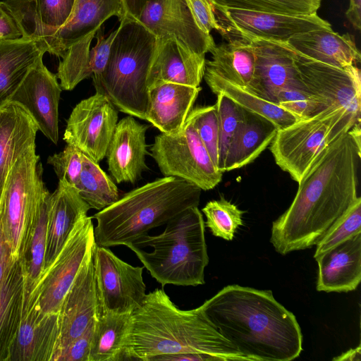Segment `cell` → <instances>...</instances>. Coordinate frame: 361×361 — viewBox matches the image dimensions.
<instances>
[{
	"label": "cell",
	"instance_id": "obj_30",
	"mask_svg": "<svg viewBox=\"0 0 361 361\" xmlns=\"http://www.w3.org/2000/svg\"><path fill=\"white\" fill-rule=\"evenodd\" d=\"M25 286L22 257L16 258L0 281V361H7L20 324Z\"/></svg>",
	"mask_w": 361,
	"mask_h": 361
},
{
	"label": "cell",
	"instance_id": "obj_31",
	"mask_svg": "<svg viewBox=\"0 0 361 361\" xmlns=\"http://www.w3.org/2000/svg\"><path fill=\"white\" fill-rule=\"evenodd\" d=\"M206 60L205 68L226 80L247 89L252 79L255 53L251 43L232 41L216 44Z\"/></svg>",
	"mask_w": 361,
	"mask_h": 361
},
{
	"label": "cell",
	"instance_id": "obj_8",
	"mask_svg": "<svg viewBox=\"0 0 361 361\" xmlns=\"http://www.w3.org/2000/svg\"><path fill=\"white\" fill-rule=\"evenodd\" d=\"M39 160L35 148L18 158L0 197V219L15 257H23L26 251L47 189Z\"/></svg>",
	"mask_w": 361,
	"mask_h": 361
},
{
	"label": "cell",
	"instance_id": "obj_22",
	"mask_svg": "<svg viewBox=\"0 0 361 361\" xmlns=\"http://www.w3.org/2000/svg\"><path fill=\"white\" fill-rule=\"evenodd\" d=\"M112 16L125 18L122 0H76L72 15L46 44L47 52L62 58L66 51Z\"/></svg>",
	"mask_w": 361,
	"mask_h": 361
},
{
	"label": "cell",
	"instance_id": "obj_3",
	"mask_svg": "<svg viewBox=\"0 0 361 361\" xmlns=\"http://www.w3.org/2000/svg\"><path fill=\"white\" fill-rule=\"evenodd\" d=\"M185 353L209 355L216 361H248L200 307L180 310L162 288L146 294L130 313L125 360L153 361L160 355Z\"/></svg>",
	"mask_w": 361,
	"mask_h": 361
},
{
	"label": "cell",
	"instance_id": "obj_51",
	"mask_svg": "<svg viewBox=\"0 0 361 361\" xmlns=\"http://www.w3.org/2000/svg\"><path fill=\"white\" fill-rule=\"evenodd\" d=\"M125 17L137 19L148 0H122Z\"/></svg>",
	"mask_w": 361,
	"mask_h": 361
},
{
	"label": "cell",
	"instance_id": "obj_15",
	"mask_svg": "<svg viewBox=\"0 0 361 361\" xmlns=\"http://www.w3.org/2000/svg\"><path fill=\"white\" fill-rule=\"evenodd\" d=\"M93 250L85 258L60 307V334L52 361H57L69 344L94 324L99 314Z\"/></svg>",
	"mask_w": 361,
	"mask_h": 361
},
{
	"label": "cell",
	"instance_id": "obj_49",
	"mask_svg": "<svg viewBox=\"0 0 361 361\" xmlns=\"http://www.w3.org/2000/svg\"><path fill=\"white\" fill-rule=\"evenodd\" d=\"M15 257L0 219V281Z\"/></svg>",
	"mask_w": 361,
	"mask_h": 361
},
{
	"label": "cell",
	"instance_id": "obj_45",
	"mask_svg": "<svg viewBox=\"0 0 361 361\" xmlns=\"http://www.w3.org/2000/svg\"><path fill=\"white\" fill-rule=\"evenodd\" d=\"M117 31L118 27L108 36L104 34L102 27L97 31L95 34L97 42L90 52L92 77L99 75L105 68Z\"/></svg>",
	"mask_w": 361,
	"mask_h": 361
},
{
	"label": "cell",
	"instance_id": "obj_7",
	"mask_svg": "<svg viewBox=\"0 0 361 361\" xmlns=\"http://www.w3.org/2000/svg\"><path fill=\"white\" fill-rule=\"evenodd\" d=\"M360 123L343 107L329 108L278 130L270 147L276 164L298 183L318 155Z\"/></svg>",
	"mask_w": 361,
	"mask_h": 361
},
{
	"label": "cell",
	"instance_id": "obj_26",
	"mask_svg": "<svg viewBox=\"0 0 361 361\" xmlns=\"http://www.w3.org/2000/svg\"><path fill=\"white\" fill-rule=\"evenodd\" d=\"M295 54L323 63L345 67L357 66L361 54L350 34L332 28H317L295 35L284 43Z\"/></svg>",
	"mask_w": 361,
	"mask_h": 361
},
{
	"label": "cell",
	"instance_id": "obj_47",
	"mask_svg": "<svg viewBox=\"0 0 361 361\" xmlns=\"http://www.w3.org/2000/svg\"><path fill=\"white\" fill-rule=\"evenodd\" d=\"M73 341L60 355L57 361H89V355L94 324Z\"/></svg>",
	"mask_w": 361,
	"mask_h": 361
},
{
	"label": "cell",
	"instance_id": "obj_43",
	"mask_svg": "<svg viewBox=\"0 0 361 361\" xmlns=\"http://www.w3.org/2000/svg\"><path fill=\"white\" fill-rule=\"evenodd\" d=\"M199 137L218 168L219 123L216 104L197 106L190 111Z\"/></svg>",
	"mask_w": 361,
	"mask_h": 361
},
{
	"label": "cell",
	"instance_id": "obj_25",
	"mask_svg": "<svg viewBox=\"0 0 361 361\" xmlns=\"http://www.w3.org/2000/svg\"><path fill=\"white\" fill-rule=\"evenodd\" d=\"M19 24L23 37L46 44L71 18L76 0L4 1Z\"/></svg>",
	"mask_w": 361,
	"mask_h": 361
},
{
	"label": "cell",
	"instance_id": "obj_23",
	"mask_svg": "<svg viewBox=\"0 0 361 361\" xmlns=\"http://www.w3.org/2000/svg\"><path fill=\"white\" fill-rule=\"evenodd\" d=\"M318 291L349 292L361 281V233L335 245L315 259Z\"/></svg>",
	"mask_w": 361,
	"mask_h": 361
},
{
	"label": "cell",
	"instance_id": "obj_41",
	"mask_svg": "<svg viewBox=\"0 0 361 361\" xmlns=\"http://www.w3.org/2000/svg\"><path fill=\"white\" fill-rule=\"evenodd\" d=\"M218 6L290 15L317 13L322 0H212Z\"/></svg>",
	"mask_w": 361,
	"mask_h": 361
},
{
	"label": "cell",
	"instance_id": "obj_36",
	"mask_svg": "<svg viewBox=\"0 0 361 361\" xmlns=\"http://www.w3.org/2000/svg\"><path fill=\"white\" fill-rule=\"evenodd\" d=\"M216 106L219 123L218 169L225 172L230 154L246 118V109L227 96L217 94Z\"/></svg>",
	"mask_w": 361,
	"mask_h": 361
},
{
	"label": "cell",
	"instance_id": "obj_34",
	"mask_svg": "<svg viewBox=\"0 0 361 361\" xmlns=\"http://www.w3.org/2000/svg\"><path fill=\"white\" fill-rule=\"evenodd\" d=\"M203 78L214 94H223L244 109L263 116L272 121L279 130L299 121L293 114L278 104L247 92L207 68L204 69Z\"/></svg>",
	"mask_w": 361,
	"mask_h": 361
},
{
	"label": "cell",
	"instance_id": "obj_32",
	"mask_svg": "<svg viewBox=\"0 0 361 361\" xmlns=\"http://www.w3.org/2000/svg\"><path fill=\"white\" fill-rule=\"evenodd\" d=\"M278 130L268 118L246 109L245 123L228 159L225 172L254 161L271 143Z\"/></svg>",
	"mask_w": 361,
	"mask_h": 361
},
{
	"label": "cell",
	"instance_id": "obj_10",
	"mask_svg": "<svg viewBox=\"0 0 361 361\" xmlns=\"http://www.w3.org/2000/svg\"><path fill=\"white\" fill-rule=\"evenodd\" d=\"M215 16L226 42L264 39L285 43L293 36L317 28H331L317 13L290 15L226 8L214 4Z\"/></svg>",
	"mask_w": 361,
	"mask_h": 361
},
{
	"label": "cell",
	"instance_id": "obj_27",
	"mask_svg": "<svg viewBox=\"0 0 361 361\" xmlns=\"http://www.w3.org/2000/svg\"><path fill=\"white\" fill-rule=\"evenodd\" d=\"M201 87L162 82L149 89V105L145 121L161 133L180 132Z\"/></svg>",
	"mask_w": 361,
	"mask_h": 361
},
{
	"label": "cell",
	"instance_id": "obj_44",
	"mask_svg": "<svg viewBox=\"0 0 361 361\" xmlns=\"http://www.w3.org/2000/svg\"><path fill=\"white\" fill-rule=\"evenodd\" d=\"M82 157L80 149L67 144L63 151L49 157L47 163L52 166L59 181L75 187L82 171Z\"/></svg>",
	"mask_w": 361,
	"mask_h": 361
},
{
	"label": "cell",
	"instance_id": "obj_4",
	"mask_svg": "<svg viewBox=\"0 0 361 361\" xmlns=\"http://www.w3.org/2000/svg\"><path fill=\"white\" fill-rule=\"evenodd\" d=\"M202 190L184 179L164 176L126 193L92 218L97 245H126L163 226L179 214L198 207Z\"/></svg>",
	"mask_w": 361,
	"mask_h": 361
},
{
	"label": "cell",
	"instance_id": "obj_46",
	"mask_svg": "<svg viewBox=\"0 0 361 361\" xmlns=\"http://www.w3.org/2000/svg\"><path fill=\"white\" fill-rule=\"evenodd\" d=\"M199 28L207 35L212 30L219 31L220 27L215 16L212 0H185Z\"/></svg>",
	"mask_w": 361,
	"mask_h": 361
},
{
	"label": "cell",
	"instance_id": "obj_17",
	"mask_svg": "<svg viewBox=\"0 0 361 361\" xmlns=\"http://www.w3.org/2000/svg\"><path fill=\"white\" fill-rule=\"evenodd\" d=\"M57 79L41 59L30 69L9 100L24 108L39 130L56 145L59 140V104L62 91Z\"/></svg>",
	"mask_w": 361,
	"mask_h": 361
},
{
	"label": "cell",
	"instance_id": "obj_40",
	"mask_svg": "<svg viewBox=\"0 0 361 361\" xmlns=\"http://www.w3.org/2000/svg\"><path fill=\"white\" fill-rule=\"evenodd\" d=\"M202 212L207 219L205 226L214 236L226 240H232L236 230L243 224V212L223 197L208 202Z\"/></svg>",
	"mask_w": 361,
	"mask_h": 361
},
{
	"label": "cell",
	"instance_id": "obj_11",
	"mask_svg": "<svg viewBox=\"0 0 361 361\" xmlns=\"http://www.w3.org/2000/svg\"><path fill=\"white\" fill-rule=\"evenodd\" d=\"M93 262L99 313L130 314L146 295L144 267H134L106 247L95 245Z\"/></svg>",
	"mask_w": 361,
	"mask_h": 361
},
{
	"label": "cell",
	"instance_id": "obj_13",
	"mask_svg": "<svg viewBox=\"0 0 361 361\" xmlns=\"http://www.w3.org/2000/svg\"><path fill=\"white\" fill-rule=\"evenodd\" d=\"M118 115V109L108 97L96 92L73 108L67 120L63 140L99 163L106 157Z\"/></svg>",
	"mask_w": 361,
	"mask_h": 361
},
{
	"label": "cell",
	"instance_id": "obj_50",
	"mask_svg": "<svg viewBox=\"0 0 361 361\" xmlns=\"http://www.w3.org/2000/svg\"><path fill=\"white\" fill-rule=\"evenodd\" d=\"M345 16L353 27L357 30L361 28V0H350Z\"/></svg>",
	"mask_w": 361,
	"mask_h": 361
},
{
	"label": "cell",
	"instance_id": "obj_37",
	"mask_svg": "<svg viewBox=\"0 0 361 361\" xmlns=\"http://www.w3.org/2000/svg\"><path fill=\"white\" fill-rule=\"evenodd\" d=\"M51 193L46 189L38 221L22 257L25 268V288L32 290L44 271L47 239V218Z\"/></svg>",
	"mask_w": 361,
	"mask_h": 361
},
{
	"label": "cell",
	"instance_id": "obj_38",
	"mask_svg": "<svg viewBox=\"0 0 361 361\" xmlns=\"http://www.w3.org/2000/svg\"><path fill=\"white\" fill-rule=\"evenodd\" d=\"M95 34L90 33L66 51L56 73L62 90H72L82 80L92 76L90 47Z\"/></svg>",
	"mask_w": 361,
	"mask_h": 361
},
{
	"label": "cell",
	"instance_id": "obj_24",
	"mask_svg": "<svg viewBox=\"0 0 361 361\" xmlns=\"http://www.w3.org/2000/svg\"><path fill=\"white\" fill-rule=\"evenodd\" d=\"M90 209L75 187L59 181L49 201L47 248L43 272L56 258L78 222L87 215Z\"/></svg>",
	"mask_w": 361,
	"mask_h": 361
},
{
	"label": "cell",
	"instance_id": "obj_20",
	"mask_svg": "<svg viewBox=\"0 0 361 361\" xmlns=\"http://www.w3.org/2000/svg\"><path fill=\"white\" fill-rule=\"evenodd\" d=\"M250 43L255 49V66L251 82L245 90L276 104L280 90L299 76L294 51L281 42L257 39Z\"/></svg>",
	"mask_w": 361,
	"mask_h": 361
},
{
	"label": "cell",
	"instance_id": "obj_16",
	"mask_svg": "<svg viewBox=\"0 0 361 361\" xmlns=\"http://www.w3.org/2000/svg\"><path fill=\"white\" fill-rule=\"evenodd\" d=\"M35 290L24 288L23 314L7 361H52L59 334V314L39 307Z\"/></svg>",
	"mask_w": 361,
	"mask_h": 361
},
{
	"label": "cell",
	"instance_id": "obj_29",
	"mask_svg": "<svg viewBox=\"0 0 361 361\" xmlns=\"http://www.w3.org/2000/svg\"><path fill=\"white\" fill-rule=\"evenodd\" d=\"M47 48L25 37L0 41V107L8 102L30 69L42 59Z\"/></svg>",
	"mask_w": 361,
	"mask_h": 361
},
{
	"label": "cell",
	"instance_id": "obj_6",
	"mask_svg": "<svg viewBox=\"0 0 361 361\" xmlns=\"http://www.w3.org/2000/svg\"><path fill=\"white\" fill-rule=\"evenodd\" d=\"M157 46L154 34L137 19L125 17L120 21L105 68L92 77L96 92L106 96L118 111L145 120L147 78Z\"/></svg>",
	"mask_w": 361,
	"mask_h": 361
},
{
	"label": "cell",
	"instance_id": "obj_42",
	"mask_svg": "<svg viewBox=\"0 0 361 361\" xmlns=\"http://www.w3.org/2000/svg\"><path fill=\"white\" fill-rule=\"evenodd\" d=\"M359 233H361V197L360 196L316 245L314 258L316 259L335 245Z\"/></svg>",
	"mask_w": 361,
	"mask_h": 361
},
{
	"label": "cell",
	"instance_id": "obj_2",
	"mask_svg": "<svg viewBox=\"0 0 361 361\" xmlns=\"http://www.w3.org/2000/svg\"><path fill=\"white\" fill-rule=\"evenodd\" d=\"M200 307L248 361H290L302 350V334L295 315L271 290L229 285Z\"/></svg>",
	"mask_w": 361,
	"mask_h": 361
},
{
	"label": "cell",
	"instance_id": "obj_18",
	"mask_svg": "<svg viewBox=\"0 0 361 361\" xmlns=\"http://www.w3.org/2000/svg\"><path fill=\"white\" fill-rule=\"evenodd\" d=\"M137 20L157 38L174 37L198 54L216 45L212 35L199 28L185 0H148Z\"/></svg>",
	"mask_w": 361,
	"mask_h": 361
},
{
	"label": "cell",
	"instance_id": "obj_14",
	"mask_svg": "<svg viewBox=\"0 0 361 361\" xmlns=\"http://www.w3.org/2000/svg\"><path fill=\"white\" fill-rule=\"evenodd\" d=\"M294 54L300 78L317 99L327 108L343 107L360 118L361 78L357 66L337 67Z\"/></svg>",
	"mask_w": 361,
	"mask_h": 361
},
{
	"label": "cell",
	"instance_id": "obj_5",
	"mask_svg": "<svg viewBox=\"0 0 361 361\" xmlns=\"http://www.w3.org/2000/svg\"><path fill=\"white\" fill-rule=\"evenodd\" d=\"M204 221L198 207L183 211L155 235L148 233L127 245L161 283L196 286L204 281L209 263Z\"/></svg>",
	"mask_w": 361,
	"mask_h": 361
},
{
	"label": "cell",
	"instance_id": "obj_19",
	"mask_svg": "<svg viewBox=\"0 0 361 361\" xmlns=\"http://www.w3.org/2000/svg\"><path fill=\"white\" fill-rule=\"evenodd\" d=\"M149 127L130 115L118 121L106 153L108 170L116 183H134L148 169L145 135Z\"/></svg>",
	"mask_w": 361,
	"mask_h": 361
},
{
	"label": "cell",
	"instance_id": "obj_35",
	"mask_svg": "<svg viewBox=\"0 0 361 361\" xmlns=\"http://www.w3.org/2000/svg\"><path fill=\"white\" fill-rule=\"evenodd\" d=\"M81 198L91 209L100 211L117 201L118 188L97 163L83 154L82 168L75 186Z\"/></svg>",
	"mask_w": 361,
	"mask_h": 361
},
{
	"label": "cell",
	"instance_id": "obj_21",
	"mask_svg": "<svg viewBox=\"0 0 361 361\" xmlns=\"http://www.w3.org/2000/svg\"><path fill=\"white\" fill-rule=\"evenodd\" d=\"M205 61V55L194 52L174 37L157 38L147 78L148 89L162 82L199 87Z\"/></svg>",
	"mask_w": 361,
	"mask_h": 361
},
{
	"label": "cell",
	"instance_id": "obj_1",
	"mask_svg": "<svg viewBox=\"0 0 361 361\" xmlns=\"http://www.w3.org/2000/svg\"><path fill=\"white\" fill-rule=\"evenodd\" d=\"M360 149L357 123L314 159L290 207L272 223L270 242L277 252L316 245L357 199Z\"/></svg>",
	"mask_w": 361,
	"mask_h": 361
},
{
	"label": "cell",
	"instance_id": "obj_33",
	"mask_svg": "<svg viewBox=\"0 0 361 361\" xmlns=\"http://www.w3.org/2000/svg\"><path fill=\"white\" fill-rule=\"evenodd\" d=\"M130 314L100 312L94 324L89 361L125 360Z\"/></svg>",
	"mask_w": 361,
	"mask_h": 361
},
{
	"label": "cell",
	"instance_id": "obj_12",
	"mask_svg": "<svg viewBox=\"0 0 361 361\" xmlns=\"http://www.w3.org/2000/svg\"><path fill=\"white\" fill-rule=\"evenodd\" d=\"M96 245L92 216L82 217L52 264L42 273L35 290L46 313H58L79 269Z\"/></svg>",
	"mask_w": 361,
	"mask_h": 361
},
{
	"label": "cell",
	"instance_id": "obj_48",
	"mask_svg": "<svg viewBox=\"0 0 361 361\" xmlns=\"http://www.w3.org/2000/svg\"><path fill=\"white\" fill-rule=\"evenodd\" d=\"M23 37L16 19L4 1H0V41L13 40Z\"/></svg>",
	"mask_w": 361,
	"mask_h": 361
},
{
	"label": "cell",
	"instance_id": "obj_52",
	"mask_svg": "<svg viewBox=\"0 0 361 361\" xmlns=\"http://www.w3.org/2000/svg\"><path fill=\"white\" fill-rule=\"evenodd\" d=\"M360 350H361L360 345H359L357 348H351V349L348 350V351L343 353L341 355L333 358V360H336V361L360 360V359H361L360 358V355H361Z\"/></svg>",
	"mask_w": 361,
	"mask_h": 361
},
{
	"label": "cell",
	"instance_id": "obj_9",
	"mask_svg": "<svg viewBox=\"0 0 361 361\" xmlns=\"http://www.w3.org/2000/svg\"><path fill=\"white\" fill-rule=\"evenodd\" d=\"M150 155L164 176L184 179L202 190H212L221 181L223 173L212 161L190 114L180 132L161 133L154 137Z\"/></svg>",
	"mask_w": 361,
	"mask_h": 361
},
{
	"label": "cell",
	"instance_id": "obj_28",
	"mask_svg": "<svg viewBox=\"0 0 361 361\" xmlns=\"http://www.w3.org/2000/svg\"><path fill=\"white\" fill-rule=\"evenodd\" d=\"M38 130L31 116L19 104L8 102L0 107V197L16 160L35 148Z\"/></svg>",
	"mask_w": 361,
	"mask_h": 361
},
{
	"label": "cell",
	"instance_id": "obj_39",
	"mask_svg": "<svg viewBox=\"0 0 361 361\" xmlns=\"http://www.w3.org/2000/svg\"><path fill=\"white\" fill-rule=\"evenodd\" d=\"M276 104L298 120L311 118L329 109L310 92L300 75L280 90Z\"/></svg>",
	"mask_w": 361,
	"mask_h": 361
}]
</instances>
